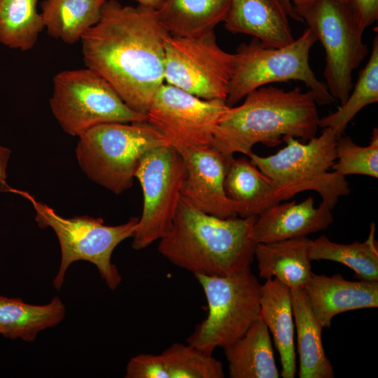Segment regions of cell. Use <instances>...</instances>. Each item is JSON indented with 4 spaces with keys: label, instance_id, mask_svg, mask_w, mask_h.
Returning <instances> with one entry per match:
<instances>
[{
    "label": "cell",
    "instance_id": "cell-1",
    "mask_svg": "<svg viewBox=\"0 0 378 378\" xmlns=\"http://www.w3.org/2000/svg\"><path fill=\"white\" fill-rule=\"evenodd\" d=\"M169 35L155 10L107 0L99 22L80 39L83 61L130 108L146 114L164 81V41Z\"/></svg>",
    "mask_w": 378,
    "mask_h": 378
},
{
    "label": "cell",
    "instance_id": "cell-2",
    "mask_svg": "<svg viewBox=\"0 0 378 378\" xmlns=\"http://www.w3.org/2000/svg\"><path fill=\"white\" fill-rule=\"evenodd\" d=\"M244 98L241 105L227 109L214 131L211 146L225 157L249 156L255 144L274 147L286 136L304 141L316 136L320 118L311 90L265 85Z\"/></svg>",
    "mask_w": 378,
    "mask_h": 378
},
{
    "label": "cell",
    "instance_id": "cell-3",
    "mask_svg": "<svg viewBox=\"0 0 378 378\" xmlns=\"http://www.w3.org/2000/svg\"><path fill=\"white\" fill-rule=\"evenodd\" d=\"M255 218H218L197 209L181 196L172 226L160 239L158 251L194 275L231 274L253 261Z\"/></svg>",
    "mask_w": 378,
    "mask_h": 378
},
{
    "label": "cell",
    "instance_id": "cell-4",
    "mask_svg": "<svg viewBox=\"0 0 378 378\" xmlns=\"http://www.w3.org/2000/svg\"><path fill=\"white\" fill-rule=\"evenodd\" d=\"M338 138L330 127L323 128L319 136H315L307 144L286 136L282 139L286 146L275 154L262 157L252 153L249 157L251 162L272 181L279 202L300 192L314 190L321 195V202L332 210L341 197L351 192L344 176L328 172L335 162Z\"/></svg>",
    "mask_w": 378,
    "mask_h": 378
},
{
    "label": "cell",
    "instance_id": "cell-5",
    "mask_svg": "<svg viewBox=\"0 0 378 378\" xmlns=\"http://www.w3.org/2000/svg\"><path fill=\"white\" fill-rule=\"evenodd\" d=\"M78 137L76 154L81 169L116 195L132 186L140 160L147 151L169 145L148 121L103 123Z\"/></svg>",
    "mask_w": 378,
    "mask_h": 378
},
{
    "label": "cell",
    "instance_id": "cell-6",
    "mask_svg": "<svg viewBox=\"0 0 378 378\" xmlns=\"http://www.w3.org/2000/svg\"><path fill=\"white\" fill-rule=\"evenodd\" d=\"M9 190L28 200L35 210L38 225L41 228L51 227L58 238L62 256L59 270L53 279L55 289H61L68 267L78 260L94 264L111 290L118 286L122 277L111 262V255L120 242L134 236L138 217H132L127 222L114 226L106 225L102 218H64L29 192L12 188Z\"/></svg>",
    "mask_w": 378,
    "mask_h": 378
},
{
    "label": "cell",
    "instance_id": "cell-7",
    "mask_svg": "<svg viewBox=\"0 0 378 378\" xmlns=\"http://www.w3.org/2000/svg\"><path fill=\"white\" fill-rule=\"evenodd\" d=\"M316 41L314 32L307 28L297 40L281 48L265 47L255 38L248 43H241L234 53V70L226 104L234 106L258 88L292 80L303 82L314 94L317 104L335 103L337 100L309 65V52Z\"/></svg>",
    "mask_w": 378,
    "mask_h": 378
},
{
    "label": "cell",
    "instance_id": "cell-8",
    "mask_svg": "<svg viewBox=\"0 0 378 378\" xmlns=\"http://www.w3.org/2000/svg\"><path fill=\"white\" fill-rule=\"evenodd\" d=\"M195 276L205 294L208 314L187 343L212 354L241 337L260 317L262 285L251 266L226 276Z\"/></svg>",
    "mask_w": 378,
    "mask_h": 378
},
{
    "label": "cell",
    "instance_id": "cell-9",
    "mask_svg": "<svg viewBox=\"0 0 378 378\" xmlns=\"http://www.w3.org/2000/svg\"><path fill=\"white\" fill-rule=\"evenodd\" d=\"M50 106L62 130L74 136L103 123L148 121L146 114L130 108L103 78L87 67L64 70L53 77Z\"/></svg>",
    "mask_w": 378,
    "mask_h": 378
},
{
    "label": "cell",
    "instance_id": "cell-10",
    "mask_svg": "<svg viewBox=\"0 0 378 378\" xmlns=\"http://www.w3.org/2000/svg\"><path fill=\"white\" fill-rule=\"evenodd\" d=\"M326 51L323 76L330 94L342 105L353 88L352 74L369 52L346 3L316 0L296 13Z\"/></svg>",
    "mask_w": 378,
    "mask_h": 378
},
{
    "label": "cell",
    "instance_id": "cell-11",
    "mask_svg": "<svg viewBox=\"0 0 378 378\" xmlns=\"http://www.w3.org/2000/svg\"><path fill=\"white\" fill-rule=\"evenodd\" d=\"M135 177L142 188L144 204L132 246L141 250L169 232L181 196L186 168L180 153L165 145L142 156Z\"/></svg>",
    "mask_w": 378,
    "mask_h": 378
},
{
    "label": "cell",
    "instance_id": "cell-12",
    "mask_svg": "<svg viewBox=\"0 0 378 378\" xmlns=\"http://www.w3.org/2000/svg\"><path fill=\"white\" fill-rule=\"evenodd\" d=\"M234 64V54L220 48L214 31L165 38L164 81L200 99L226 100Z\"/></svg>",
    "mask_w": 378,
    "mask_h": 378
},
{
    "label": "cell",
    "instance_id": "cell-13",
    "mask_svg": "<svg viewBox=\"0 0 378 378\" xmlns=\"http://www.w3.org/2000/svg\"><path fill=\"white\" fill-rule=\"evenodd\" d=\"M229 106L221 99H203L168 83L155 92L148 122L178 152L211 146L214 131Z\"/></svg>",
    "mask_w": 378,
    "mask_h": 378
},
{
    "label": "cell",
    "instance_id": "cell-14",
    "mask_svg": "<svg viewBox=\"0 0 378 378\" xmlns=\"http://www.w3.org/2000/svg\"><path fill=\"white\" fill-rule=\"evenodd\" d=\"M178 153L186 168L181 197L206 214L221 218L236 217L235 204L224 190L225 175L234 158L225 157L211 146Z\"/></svg>",
    "mask_w": 378,
    "mask_h": 378
},
{
    "label": "cell",
    "instance_id": "cell-15",
    "mask_svg": "<svg viewBox=\"0 0 378 378\" xmlns=\"http://www.w3.org/2000/svg\"><path fill=\"white\" fill-rule=\"evenodd\" d=\"M126 378H223L222 363L212 354L175 342L159 354H141L130 358Z\"/></svg>",
    "mask_w": 378,
    "mask_h": 378
},
{
    "label": "cell",
    "instance_id": "cell-16",
    "mask_svg": "<svg viewBox=\"0 0 378 378\" xmlns=\"http://www.w3.org/2000/svg\"><path fill=\"white\" fill-rule=\"evenodd\" d=\"M312 310L323 328L344 312L378 307V281H349L340 274H316L304 288Z\"/></svg>",
    "mask_w": 378,
    "mask_h": 378
},
{
    "label": "cell",
    "instance_id": "cell-17",
    "mask_svg": "<svg viewBox=\"0 0 378 378\" xmlns=\"http://www.w3.org/2000/svg\"><path fill=\"white\" fill-rule=\"evenodd\" d=\"M331 211L322 202L315 207L313 197L300 203H278L256 216L252 236L256 244L307 237L332 223Z\"/></svg>",
    "mask_w": 378,
    "mask_h": 378
},
{
    "label": "cell",
    "instance_id": "cell-18",
    "mask_svg": "<svg viewBox=\"0 0 378 378\" xmlns=\"http://www.w3.org/2000/svg\"><path fill=\"white\" fill-rule=\"evenodd\" d=\"M280 0H230L224 26L232 34H248L267 48L295 41Z\"/></svg>",
    "mask_w": 378,
    "mask_h": 378
},
{
    "label": "cell",
    "instance_id": "cell-19",
    "mask_svg": "<svg viewBox=\"0 0 378 378\" xmlns=\"http://www.w3.org/2000/svg\"><path fill=\"white\" fill-rule=\"evenodd\" d=\"M260 316L272 334L280 356V376L295 377L294 317L290 288L275 278L267 279L261 286Z\"/></svg>",
    "mask_w": 378,
    "mask_h": 378
},
{
    "label": "cell",
    "instance_id": "cell-20",
    "mask_svg": "<svg viewBox=\"0 0 378 378\" xmlns=\"http://www.w3.org/2000/svg\"><path fill=\"white\" fill-rule=\"evenodd\" d=\"M312 239L307 237L257 244L254 258L259 276L275 278L290 289L304 288L312 276L309 250Z\"/></svg>",
    "mask_w": 378,
    "mask_h": 378
},
{
    "label": "cell",
    "instance_id": "cell-21",
    "mask_svg": "<svg viewBox=\"0 0 378 378\" xmlns=\"http://www.w3.org/2000/svg\"><path fill=\"white\" fill-rule=\"evenodd\" d=\"M230 378H279L269 330L261 316L245 334L223 348Z\"/></svg>",
    "mask_w": 378,
    "mask_h": 378
},
{
    "label": "cell",
    "instance_id": "cell-22",
    "mask_svg": "<svg viewBox=\"0 0 378 378\" xmlns=\"http://www.w3.org/2000/svg\"><path fill=\"white\" fill-rule=\"evenodd\" d=\"M230 0H163L156 11L160 23L172 36L197 37L214 31L225 20Z\"/></svg>",
    "mask_w": 378,
    "mask_h": 378
},
{
    "label": "cell",
    "instance_id": "cell-23",
    "mask_svg": "<svg viewBox=\"0 0 378 378\" xmlns=\"http://www.w3.org/2000/svg\"><path fill=\"white\" fill-rule=\"evenodd\" d=\"M297 329L300 378H333V367L321 340L323 327L315 317L304 288L290 289Z\"/></svg>",
    "mask_w": 378,
    "mask_h": 378
},
{
    "label": "cell",
    "instance_id": "cell-24",
    "mask_svg": "<svg viewBox=\"0 0 378 378\" xmlns=\"http://www.w3.org/2000/svg\"><path fill=\"white\" fill-rule=\"evenodd\" d=\"M224 190L241 218L257 216L280 203L272 181L246 158L232 160L225 175Z\"/></svg>",
    "mask_w": 378,
    "mask_h": 378
},
{
    "label": "cell",
    "instance_id": "cell-25",
    "mask_svg": "<svg viewBox=\"0 0 378 378\" xmlns=\"http://www.w3.org/2000/svg\"><path fill=\"white\" fill-rule=\"evenodd\" d=\"M64 304L58 297L43 305L30 304L18 298L0 295V335L33 342L41 331L59 324L65 316Z\"/></svg>",
    "mask_w": 378,
    "mask_h": 378
},
{
    "label": "cell",
    "instance_id": "cell-26",
    "mask_svg": "<svg viewBox=\"0 0 378 378\" xmlns=\"http://www.w3.org/2000/svg\"><path fill=\"white\" fill-rule=\"evenodd\" d=\"M106 1L43 0L41 14L47 34L67 44L80 41L99 22Z\"/></svg>",
    "mask_w": 378,
    "mask_h": 378
},
{
    "label": "cell",
    "instance_id": "cell-27",
    "mask_svg": "<svg viewBox=\"0 0 378 378\" xmlns=\"http://www.w3.org/2000/svg\"><path fill=\"white\" fill-rule=\"evenodd\" d=\"M376 225L372 223L368 238L363 242L338 244L326 235L312 240L309 257L312 260H331L342 263L354 271L360 280L378 281V246Z\"/></svg>",
    "mask_w": 378,
    "mask_h": 378
},
{
    "label": "cell",
    "instance_id": "cell-28",
    "mask_svg": "<svg viewBox=\"0 0 378 378\" xmlns=\"http://www.w3.org/2000/svg\"><path fill=\"white\" fill-rule=\"evenodd\" d=\"M38 0H0V43L21 51L34 48L45 29Z\"/></svg>",
    "mask_w": 378,
    "mask_h": 378
},
{
    "label": "cell",
    "instance_id": "cell-29",
    "mask_svg": "<svg viewBox=\"0 0 378 378\" xmlns=\"http://www.w3.org/2000/svg\"><path fill=\"white\" fill-rule=\"evenodd\" d=\"M346 101L335 112L319 118L318 127H330L341 136L349 122L364 107L378 102V35H375L370 57L360 71Z\"/></svg>",
    "mask_w": 378,
    "mask_h": 378
},
{
    "label": "cell",
    "instance_id": "cell-30",
    "mask_svg": "<svg viewBox=\"0 0 378 378\" xmlns=\"http://www.w3.org/2000/svg\"><path fill=\"white\" fill-rule=\"evenodd\" d=\"M337 162L331 167L336 173L348 175H365L378 178V129L372 130L370 143L366 146L356 144L349 136H340L335 144Z\"/></svg>",
    "mask_w": 378,
    "mask_h": 378
},
{
    "label": "cell",
    "instance_id": "cell-31",
    "mask_svg": "<svg viewBox=\"0 0 378 378\" xmlns=\"http://www.w3.org/2000/svg\"><path fill=\"white\" fill-rule=\"evenodd\" d=\"M346 4L358 29L362 33L377 20L378 0H346Z\"/></svg>",
    "mask_w": 378,
    "mask_h": 378
},
{
    "label": "cell",
    "instance_id": "cell-32",
    "mask_svg": "<svg viewBox=\"0 0 378 378\" xmlns=\"http://www.w3.org/2000/svg\"><path fill=\"white\" fill-rule=\"evenodd\" d=\"M10 153L9 148L0 146V185L5 183L7 176L6 170Z\"/></svg>",
    "mask_w": 378,
    "mask_h": 378
},
{
    "label": "cell",
    "instance_id": "cell-33",
    "mask_svg": "<svg viewBox=\"0 0 378 378\" xmlns=\"http://www.w3.org/2000/svg\"><path fill=\"white\" fill-rule=\"evenodd\" d=\"M288 17L298 22H304L303 20L295 13L290 0H280Z\"/></svg>",
    "mask_w": 378,
    "mask_h": 378
},
{
    "label": "cell",
    "instance_id": "cell-34",
    "mask_svg": "<svg viewBox=\"0 0 378 378\" xmlns=\"http://www.w3.org/2000/svg\"><path fill=\"white\" fill-rule=\"evenodd\" d=\"M138 5L157 11L162 6L163 0H134Z\"/></svg>",
    "mask_w": 378,
    "mask_h": 378
},
{
    "label": "cell",
    "instance_id": "cell-35",
    "mask_svg": "<svg viewBox=\"0 0 378 378\" xmlns=\"http://www.w3.org/2000/svg\"><path fill=\"white\" fill-rule=\"evenodd\" d=\"M290 1L293 6L294 10L295 11V13H297V11L309 6L316 0H290ZM338 1L346 3V0H338Z\"/></svg>",
    "mask_w": 378,
    "mask_h": 378
}]
</instances>
